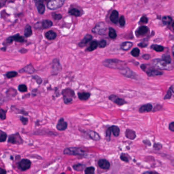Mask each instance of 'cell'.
Instances as JSON below:
<instances>
[{"label":"cell","mask_w":174,"mask_h":174,"mask_svg":"<svg viewBox=\"0 0 174 174\" xmlns=\"http://www.w3.org/2000/svg\"><path fill=\"white\" fill-rule=\"evenodd\" d=\"M98 46V42L97 40H94L91 41L90 43L89 46L86 49L85 51L86 52H92L96 50Z\"/></svg>","instance_id":"obj_18"},{"label":"cell","mask_w":174,"mask_h":174,"mask_svg":"<svg viewBox=\"0 0 174 174\" xmlns=\"http://www.w3.org/2000/svg\"><path fill=\"white\" fill-rule=\"evenodd\" d=\"M152 105L150 104L144 105L141 106L140 109V112L141 113L148 112L151 111L152 109Z\"/></svg>","instance_id":"obj_22"},{"label":"cell","mask_w":174,"mask_h":174,"mask_svg":"<svg viewBox=\"0 0 174 174\" xmlns=\"http://www.w3.org/2000/svg\"><path fill=\"white\" fill-rule=\"evenodd\" d=\"M132 46V43L131 42H124L121 44V48L122 50H124V51H128L131 48Z\"/></svg>","instance_id":"obj_28"},{"label":"cell","mask_w":174,"mask_h":174,"mask_svg":"<svg viewBox=\"0 0 174 174\" xmlns=\"http://www.w3.org/2000/svg\"><path fill=\"white\" fill-rule=\"evenodd\" d=\"M10 37H11L12 40H13V41L18 42V43H24L25 41V37H23V36L20 35L19 34L11 36Z\"/></svg>","instance_id":"obj_23"},{"label":"cell","mask_w":174,"mask_h":174,"mask_svg":"<svg viewBox=\"0 0 174 174\" xmlns=\"http://www.w3.org/2000/svg\"><path fill=\"white\" fill-rule=\"evenodd\" d=\"M34 2L39 13L40 14H44L46 8H45V6L43 3V1H35Z\"/></svg>","instance_id":"obj_12"},{"label":"cell","mask_w":174,"mask_h":174,"mask_svg":"<svg viewBox=\"0 0 174 174\" xmlns=\"http://www.w3.org/2000/svg\"><path fill=\"white\" fill-rule=\"evenodd\" d=\"M19 52H20L21 54H25V53H26L28 52V50L27 49H24V48H23V49H21Z\"/></svg>","instance_id":"obj_53"},{"label":"cell","mask_w":174,"mask_h":174,"mask_svg":"<svg viewBox=\"0 0 174 174\" xmlns=\"http://www.w3.org/2000/svg\"><path fill=\"white\" fill-rule=\"evenodd\" d=\"M172 28H173V29L174 30V22L173 23V25H172Z\"/></svg>","instance_id":"obj_60"},{"label":"cell","mask_w":174,"mask_h":174,"mask_svg":"<svg viewBox=\"0 0 174 174\" xmlns=\"http://www.w3.org/2000/svg\"><path fill=\"white\" fill-rule=\"evenodd\" d=\"M151 48L153 50H155L156 52H162L164 50V48L163 46H160V45H156V44H154L151 46Z\"/></svg>","instance_id":"obj_36"},{"label":"cell","mask_w":174,"mask_h":174,"mask_svg":"<svg viewBox=\"0 0 174 174\" xmlns=\"http://www.w3.org/2000/svg\"><path fill=\"white\" fill-rule=\"evenodd\" d=\"M147 74L150 77H154V76H160L163 75V73L161 71L155 70H149L147 71Z\"/></svg>","instance_id":"obj_25"},{"label":"cell","mask_w":174,"mask_h":174,"mask_svg":"<svg viewBox=\"0 0 174 174\" xmlns=\"http://www.w3.org/2000/svg\"><path fill=\"white\" fill-rule=\"evenodd\" d=\"M18 89L20 92L24 93V92L27 91V87L25 84H21L18 87Z\"/></svg>","instance_id":"obj_39"},{"label":"cell","mask_w":174,"mask_h":174,"mask_svg":"<svg viewBox=\"0 0 174 174\" xmlns=\"http://www.w3.org/2000/svg\"><path fill=\"white\" fill-rule=\"evenodd\" d=\"M144 174H152V172H150L148 171L144 172Z\"/></svg>","instance_id":"obj_58"},{"label":"cell","mask_w":174,"mask_h":174,"mask_svg":"<svg viewBox=\"0 0 174 174\" xmlns=\"http://www.w3.org/2000/svg\"><path fill=\"white\" fill-rule=\"evenodd\" d=\"M63 99L66 104L69 105L71 104L73 102V98H69L63 97Z\"/></svg>","instance_id":"obj_44"},{"label":"cell","mask_w":174,"mask_h":174,"mask_svg":"<svg viewBox=\"0 0 174 174\" xmlns=\"http://www.w3.org/2000/svg\"><path fill=\"white\" fill-rule=\"evenodd\" d=\"M172 95V92L171 91V90L169 89L168 90V92H167V94L165 96V97H164V99H169V98H171Z\"/></svg>","instance_id":"obj_51"},{"label":"cell","mask_w":174,"mask_h":174,"mask_svg":"<svg viewBox=\"0 0 174 174\" xmlns=\"http://www.w3.org/2000/svg\"><path fill=\"white\" fill-rule=\"evenodd\" d=\"M64 2L65 1L64 0H52L48 2L47 6L50 10H56L62 7Z\"/></svg>","instance_id":"obj_6"},{"label":"cell","mask_w":174,"mask_h":174,"mask_svg":"<svg viewBox=\"0 0 174 174\" xmlns=\"http://www.w3.org/2000/svg\"><path fill=\"white\" fill-rule=\"evenodd\" d=\"M69 14L71 16H75L76 17H79L80 16H81L82 13L80 10L76 8H73L70 9L68 12Z\"/></svg>","instance_id":"obj_21"},{"label":"cell","mask_w":174,"mask_h":174,"mask_svg":"<svg viewBox=\"0 0 174 174\" xmlns=\"http://www.w3.org/2000/svg\"><path fill=\"white\" fill-rule=\"evenodd\" d=\"M7 138V134L6 132L1 130L0 131V141L1 143L5 142L6 141Z\"/></svg>","instance_id":"obj_35"},{"label":"cell","mask_w":174,"mask_h":174,"mask_svg":"<svg viewBox=\"0 0 174 174\" xmlns=\"http://www.w3.org/2000/svg\"><path fill=\"white\" fill-rule=\"evenodd\" d=\"M120 158L121 159V160H123V161L128 162V159L126 156V155H125V154H121V156H120Z\"/></svg>","instance_id":"obj_50"},{"label":"cell","mask_w":174,"mask_h":174,"mask_svg":"<svg viewBox=\"0 0 174 174\" xmlns=\"http://www.w3.org/2000/svg\"><path fill=\"white\" fill-rule=\"evenodd\" d=\"M112 133V129H111V127H109V128L107 129V131H106V137L108 139V140H110Z\"/></svg>","instance_id":"obj_48"},{"label":"cell","mask_w":174,"mask_h":174,"mask_svg":"<svg viewBox=\"0 0 174 174\" xmlns=\"http://www.w3.org/2000/svg\"><path fill=\"white\" fill-rule=\"evenodd\" d=\"M106 45H107V42L104 39H102L98 42V47L100 48H104L106 47Z\"/></svg>","instance_id":"obj_43"},{"label":"cell","mask_w":174,"mask_h":174,"mask_svg":"<svg viewBox=\"0 0 174 174\" xmlns=\"http://www.w3.org/2000/svg\"><path fill=\"white\" fill-rule=\"evenodd\" d=\"M87 133L90 139L94 140V141H98L101 139L100 136L96 132L92 130H89Z\"/></svg>","instance_id":"obj_17"},{"label":"cell","mask_w":174,"mask_h":174,"mask_svg":"<svg viewBox=\"0 0 174 174\" xmlns=\"http://www.w3.org/2000/svg\"><path fill=\"white\" fill-rule=\"evenodd\" d=\"M121 71V73H122V74L124 75L125 76L128 77H133V75L134 74H133V73H132L130 71V69H128V68L126 67L124 69H123Z\"/></svg>","instance_id":"obj_29"},{"label":"cell","mask_w":174,"mask_h":174,"mask_svg":"<svg viewBox=\"0 0 174 174\" xmlns=\"http://www.w3.org/2000/svg\"><path fill=\"white\" fill-rule=\"evenodd\" d=\"M67 128V123L64 121V118H60L59 120L57 125H56V129L57 130L60 131H62L66 130Z\"/></svg>","instance_id":"obj_9"},{"label":"cell","mask_w":174,"mask_h":174,"mask_svg":"<svg viewBox=\"0 0 174 174\" xmlns=\"http://www.w3.org/2000/svg\"><path fill=\"white\" fill-rule=\"evenodd\" d=\"M169 129L172 131L174 132V122H172L169 125Z\"/></svg>","instance_id":"obj_52"},{"label":"cell","mask_w":174,"mask_h":174,"mask_svg":"<svg viewBox=\"0 0 174 174\" xmlns=\"http://www.w3.org/2000/svg\"><path fill=\"white\" fill-rule=\"evenodd\" d=\"M20 121L24 125H26L28 123V118L24 117H21Z\"/></svg>","instance_id":"obj_46"},{"label":"cell","mask_w":174,"mask_h":174,"mask_svg":"<svg viewBox=\"0 0 174 174\" xmlns=\"http://www.w3.org/2000/svg\"><path fill=\"white\" fill-rule=\"evenodd\" d=\"M62 94L63 95V97L69 98H73L74 97H75V96L74 91L69 88L63 90L62 91Z\"/></svg>","instance_id":"obj_13"},{"label":"cell","mask_w":174,"mask_h":174,"mask_svg":"<svg viewBox=\"0 0 174 174\" xmlns=\"http://www.w3.org/2000/svg\"><path fill=\"white\" fill-rule=\"evenodd\" d=\"M44 36L48 40H54L57 37V34L52 30H50L49 31L47 32L44 34Z\"/></svg>","instance_id":"obj_19"},{"label":"cell","mask_w":174,"mask_h":174,"mask_svg":"<svg viewBox=\"0 0 174 174\" xmlns=\"http://www.w3.org/2000/svg\"><path fill=\"white\" fill-rule=\"evenodd\" d=\"M95 169L93 167H86L85 169V174H94Z\"/></svg>","instance_id":"obj_37"},{"label":"cell","mask_w":174,"mask_h":174,"mask_svg":"<svg viewBox=\"0 0 174 174\" xmlns=\"http://www.w3.org/2000/svg\"><path fill=\"white\" fill-rule=\"evenodd\" d=\"M8 143H10L11 144L21 145L23 144L24 140L19 133H16L9 136Z\"/></svg>","instance_id":"obj_5"},{"label":"cell","mask_w":174,"mask_h":174,"mask_svg":"<svg viewBox=\"0 0 174 174\" xmlns=\"http://www.w3.org/2000/svg\"><path fill=\"white\" fill-rule=\"evenodd\" d=\"M140 54V51L138 48H134L132 50L131 55L134 57H138Z\"/></svg>","instance_id":"obj_40"},{"label":"cell","mask_w":174,"mask_h":174,"mask_svg":"<svg viewBox=\"0 0 174 174\" xmlns=\"http://www.w3.org/2000/svg\"><path fill=\"white\" fill-rule=\"evenodd\" d=\"M111 127L112 129V133L116 137H117L120 135V130L119 128L116 126H112Z\"/></svg>","instance_id":"obj_30"},{"label":"cell","mask_w":174,"mask_h":174,"mask_svg":"<svg viewBox=\"0 0 174 174\" xmlns=\"http://www.w3.org/2000/svg\"><path fill=\"white\" fill-rule=\"evenodd\" d=\"M172 21V18L171 16H165L163 18V22L164 25H169Z\"/></svg>","instance_id":"obj_34"},{"label":"cell","mask_w":174,"mask_h":174,"mask_svg":"<svg viewBox=\"0 0 174 174\" xmlns=\"http://www.w3.org/2000/svg\"><path fill=\"white\" fill-rule=\"evenodd\" d=\"M85 167V166L84 164H80V163L75 164V165L73 166V168L76 171L78 172L83 171Z\"/></svg>","instance_id":"obj_32"},{"label":"cell","mask_w":174,"mask_h":174,"mask_svg":"<svg viewBox=\"0 0 174 174\" xmlns=\"http://www.w3.org/2000/svg\"><path fill=\"white\" fill-rule=\"evenodd\" d=\"M6 112L5 110H3V109H1L0 110V116H1V120H4L6 118Z\"/></svg>","instance_id":"obj_42"},{"label":"cell","mask_w":174,"mask_h":174,"mask_svg":"<svg viewBox=\"0 0 174 174\" xmlns=\"http://www.w3.org/2000/svg\"><path fill=\"white\" fill-rule=\"evenodd\" d=\"M0 174H7V172L5 169L0 168Z\"/></svg>","instance_id":"obj_54"},{"label":"cell","mask_w":174,"mask_h":174,"mask_svg":"<svg viewBox=\"0 0 174 174\" xmlns=\"http://www.w3.org/2000/svg\"><path fill=\"white\" fill-rule=\"evenodd\" d=\"M163 59L164 61H166V62L169 63H171V58L170 57V56L169 55H164L163 56Z\"/></svg>","instance_id":"obj_47"},{"label":"cell","mask_w":174,"mask_h":174,"mask_svg":"<svg viewBox=\"0 0 174 174\" xmlns=\"http://www.w3.org/2000/svg\"><path fill=\"white\" fill-rule=\"evenodd\" d=\"M42 24V28L43 29H48L53 26V22L49 20L43 21Z\"/></svg>","instance_id":"obj_27"},{"label":"cell","mask_w":174,"mask_h":174,"mask_svg":"<svg viewBox=\"0 0 174 174\" xmlns=\"http://www.w3.org/2000/svg\"><path fill=\"white\" fill-rule=\"evenodd\" d=\"M147 46V44H145V43H140V44H139V46L141 48H144Z\"/></svg>","instance_id":"obj_56"},{"label":"cell","mask_w":174,"mask_h":174,"mask_svg":"<svg viewBox=\"0 0 174 174\" xmlns=\"http://www.w3.org/2000/svg\"><path fill=\"white\" fill-rule=\"evenodd\" d=\"M154 67L160 70H171L172 69V66L171 63L166 62L163 59H155L153 61Z\"/></svg>","instance_id":"obj_2"},{"label":"cell","mask_w":174,"mask_h":174,"mask_svg":"<svg viewBox=\"0 0 174 174\" xmlns=\"http://www.w3.org/2000/svg\"><path fill=\"white\" fill-rule=\"evenodd\" d=\"M18 75V73L16 71H11L7 72L5 76L7 78L11 79L16 77Z\"/></svg>","instance_id":"obj_33"},{"label":"cell","mask_w":174,"mask_h":174,"mask_svg":"<svg viewBox=\"0 0 174 174\" xmlns=\"http://www.w3.org/2000/svg\"><path fill=\"white\" fill-rule=\"evenodd\" d=\"M119 23H120V26H121V27H124L125 26L126 21L124 16H121L120 17V20H119Z\"/></svg>","instance_id":"obj_45"},{"label":"cell","mask_w":174,"mask_h":174,"mask_svg":"<svg viewBox=\"0 0 174 174\" xmlns=\"http://www.w3.org/2000/svg\"><path fill=\"white\" fill-rule=\"evenodd\" d=\"M32 28L30 25H27L24 29L25 37H29L32 35Z\"/></svg>","instance_id":"obj_24"},{"label":"cell","mask_w":174,"mask_h":174,"mask_svg":"<svg viewBox=\"0 0 174 174\" xmlns=\"http://www.w3.org/2000/svg\"><path fill=\"white\" fill-rule=\"evenodd\" d=\"M149 31L148 28L146 26H141L136 31V35L138 37L141 36H144Z\"/></svg>","instance_id":"obj_15"},{"label":"cell","mask_w":174,"mask_h":174,"mask_svg":"<svg viewBox=\"0 0 174 174\" xmlns=\"http://www.w3.org/2000/svg\"><path fill=\"white\" fill-rule=\"evenodd\" d=\"M65 174V173H62V174Z\"/></svg>","instance_id":"obj_61"},{"label":"cell","mask_w":174,"mask_h":174,"mask_svg":"<svg viewBox=\"0 0 174 174\" xmlns=\"http://www.w3.org/2000/svg\"><path fill=\"white\" fill-rule=\"evenodd\" d=\"M107 29V26L104 22H99L92 29L91 31L97 34L103 35L105 34Z\"/></svg>","instance_id":"obj_4"},{"label":"cell","mask_w":174,"mask_h":174,"mask_svg":"<svg viewBox=\"0 0 174 174\" xmlns=\"http://www.w3.org/2000/svg\"><path fill=\"white\" fill-rule=\"evenodd\" d=\"M78 96L80 100L86 101L90 98V94L87 92H81L78 93Z\"/></svg>","instance_id":"obj_20"},{"label":"cell","mask_w":174,"mask_h":174,"mask_svg":"<svg viewBox=\"0 0 174 174\" xmlns=\"http://www.w3.org/2000/svg\"><path fill=\"white\" fill-rule=\"evenodd\" d=\"M52 16L53 19L56 21L60 20L62 18V14H58V13H53Z\"/></svg>","instance_id":"obj_41"},{"label":"cell","mask_w":174,"mask_h":174,"mask_svg":"<svg viewBox=\"0 0 174 174\" xmlns=\"http://www.w3.org/2000/svg\"><path fill=\"white\" fill-rule=\"evenodd\" d=\"M32 78L33 79L35 80L37 84H39V85L42 84L43 80H42V79L39 76L36 75H33Z\"/></svg>","instance_id":"obj_38"},{"label":"cell","mask_w":174,"mask_h":174,"mask_svg":"<svg viewBox=\"0 0 174 174\" xmlns=\"http://www.w3.org/2000/svg\"><path fill=\"white\" fill-rule=\"evenodd\" d=\"M124 62L117 59H106L103 62V64L106 67L110 69L122 70L126 68Z\"/></svg>","instance_id":"obj_1"},{"label":"cell","mask_w":174,"mask_h":174,"mask_svg":"<svg viewBox=\"0 0 174 174\" xmlns=\"http://www.w3.org/2000/svg\"><path fill=\"white\" fill-rule=\"evenodd\" d=\"M35 69L31 64H29L25 66L24 68L21 69L19 71V72L21 73H26L29 74H32L34 73Z\"/></svg>","instance_id":"obj_14"},{"label":"cell","mask_w":174,"mask_h":174,"mask_svg":"<svg viewBox=\"0 0 174 174\" xmlns=\"http://www.w3.org/2000/svg\"><path fill=\"white\" fill-rule=\"evenodd\" d=\"M31 166V162L27 159H23L19 163V167L23 171L29 170Z\"/></svg>","instance_id":"obj_7"},{"label":"cell","mask_w":174,"mask_h":174,"mask_svg":"<svg viewBox=\"0 0 174 174\" xmlns=\"http://www.w3.org/2000/svg\"><path fill=\"white\" fill-rule=\"evenodd\" d=\"M126 136L128 139L134 140V139H135L136 134L134 131L130 129H127L126 132Z\"/></svg>","instance_id":"obj_26"},{"label":"cell","mask_w":174,"mask_h":174,"mask_svg":"<svg viewBox=\"0 0 174 174\" xmlns=\"http://www.w3.org/2000/svg\"><path fill=\"white\" fill-rule=\"evenodd\" d=\"M150 55H149L146 54L144 55V56H143V58L144 59H146V60H148L150 59Z\"/></svg>","instance_id":"obj_55"},{"label":"cell","mask_w":174,"mask_h":174,"mask_svg":"<svg viewBox=\"0 0 174 174\" xmlns=\"http://www.w3.org/2000/svg\"><path fill=\"white\" fill-rule=\"evenodd\" d=\"M93 39V36L89 34H87L84 36L83 39L79 43L78 46L80 48H83L86 46V44L89 42H91Z\"/></svg>","instance_id":"obj_10"},{"label":"cell","mask_w":174,"mask_h":174,"mask_svg":"<svg viewBox=\"0 0 174 174\" xmlns=\"http://www.w3.org/2000/svg\"><path fill=\"white\" fill-rule=\"evenodd\" d=\"M109 36L112 39H116L117 37L116 30L112 28H110L109 29Z\"/></svg>","instance_id":"obj_31"},{"label":"cell","mask_w":174,"mask_h":174,"mask_svg":"<svg viewBox=\"0 0 174 174\" xmlns=\"http://www.w3.org/2000/svg\"><path fill=\"white\" fill-rule=\"evenodd\" d=\"M1 50L2 51H6V47H4L2 48Z\"/></svg>","instance_id":"obj_57"},{"label":"cell","mask_w":174,"mask_h":174,"mask_svg":"<svg viewBox=\"0 0 174 174\" xmlns=\"http://www.w3.org/2000/svg\"><path fill=\"white\" fill-rule=\"evenodd\" d=\"M109 99L118 106L123 105L126 103V102L124 99L120 98L118 97L117 96L114 95V94L110 95L109 97Z\"/></svg>","instance_id":"obj_8"},{"label":"cell","mask_w":174,"mask_h":174,"mask_svg":"<svg viewBox=\"0 0 174 174\" xmlns=\"http://www.w3.org/2000/svg\"><path fill=\"white\" fill-rule=\"evenodd\" d=\"M63 154L68 155L82 156L85 154V152L79 147H70L64 149Z\"/></svg>","instance_id":"obj_3"},{"label":"cell","mask_w":174,"mask_h":174,"mask_svg":"<svg viewBox=\"0 0 174 174\" xmlns=\"http://www.w3.org/2000/svg\"><path fill=\"white\" fill-rule=\"evenodd\" d=\"M172 53H173V55L174 58V46H173V48H172Z\"/></svg>","instance_id":"obj_59"},{"label":"cell","mask_w":174,"mask_h":174,"mask_svg":"<svg viewBox=\"0 0 174 174\" xmlns=\"http://www.w3.org/2000/svg\"><path fill=\"white\" fill-rule=\"evenodd\" d=\"M110 20L112 23L114 24H117L118 21V12L116 10L112 11L110 14Z\"/></svg>","instance_id":"obj_16"},{"label":"cell","mask_w":174,"mask_h":174,"mask_svg":"<svg viewBox=\"0 0 174 174\" xmlns=\"http://www.w3.org/2000/svg\"><path fill=\"white\" fill-rule=\"evenodd\" d=\"M98 166L100 168L103 170H109L110 168V164L108 160L102 159L98 160Z\"/></svg>","instance_id":"obj_11"},{"label":"cell","mask_w":174,"mask_h":174,"mask_svg":"<svg viewBox=\"0 0 174 174\" xmlns=\"http://www.w3.org/2000/svg\"><path fill=\"white\" fill-rule=\"evenodd\" d=\"M148 19L146 16H143L140 19V22L143 23V24H146V23H148Z\"/></svg>","instance_id":"obj_49"}]
</instances>
